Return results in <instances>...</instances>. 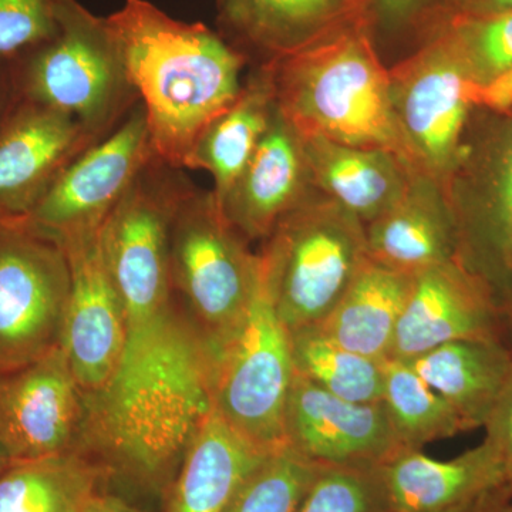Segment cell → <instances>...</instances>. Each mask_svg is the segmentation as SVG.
Wrapping results in <instances>:
<instances>
[{
  "mask_svg": "<svg viewBox=\"0 0 512 512\" xmlns=\"http://www.w3.org/2000/svg\"><path fill=\"white\" fill-rule=\"evenodd\" d=\"M212 407L210 349L177 306L92 399L84 454L107 476L165 490Z\"/></svg>",
  "mask_w": 512,
  "mask_h": 512,
  "instance_id": "obj_1",
  "label": "cell"
},
{
  "mask_svg": "<svg viewBox=\"0 0 512 512\" xmlns=\"http://www.w3.org/2000/svg\"><path fill=\"white\" fill-rule=\"evenodd\" d=\"M107 20L154 153L183 170L202 131L237 100L248 57L204 23L171 18L148 0H126Z\"/></svg>",
  "mask_w": 512,
  "mask_h": 512,
  "instance_id": "obj_2",
  "label": "cell"
},
{
  "mask_svg": "<svg viewBox=\"0 0 512 512\" xmlns=\"http://www.w3.org/2000/svg\"><path fill=\"white\" fill-rule=\"evenodd\" d=\"M367 25L350 26L262 67L276 107L301 136L390 151L416 171L394 116L389 70Z\"/></svg>",
  "mask_w": 512,
  "mask_h": 512,
  "instance_id": "obj_3",
  "label": "cell"
},
{
  "mask_svg": "<svg viewBox=\"0 0 512 512\" xmlns=\"http://www.w3.org/2000/svg\"><path fill=\"white\" fill-rule=\"evenodd\" d=\"M9 69L18 96L73 117L97 138L138 103L109 20L77 0H67L56 35Z\"/></svg>",
  "mask_w": 512,
  "mask_h": 512,
  "instance_id": "obj_4",
  "label": "cell"
},
{
  "mask_svg": "<svg viewBox=\"0 0 512 512\" xmlns=\"http://www.w3.org/2000/svg\"><path fill=\"white\" fill-rule=\"evenodd\" d=\"M259 255L289 332L315 328L367 261L365 224L316 191L278 222Z\"/></svg>",
  "mask_w": 512,
  "mask_h": 512,
  "instance_id": "obj_5",
  "label": "cell"
},
{
  "mask_svg": "<svg viewBox=\"0 0 512 512\" xmlns=\"http://www.w3.org/2000/svg\"><path fill=\"white\" fill-rule=\"evenodd\" d=\"M191 185L180 168L156 156L101 228L104 262L126 309V352L143 345L177 308L170 229L175 210Z\"/></svg>",
  "mask_w": 512,
  "mask_h": 512,
  "instance_id": "obj_6",
  "label": "cell"
},
{
  "mask_svg": "<svg viewBox=\"0 0 512 512\" xmlns=\"http://www.w3.org/2000/svg\"><path fill=\"white\" fill-rule=\"evenodd\" d=\"M261 259L232 227L212 191L191 185L170 229L174 295L212 357L238 328L258 284Z\"/></svg>",
  "mask_w": 512,
  "mask_h": 512,
  "instance_id": "obj_7",
  "label": "cell"
},
{
  "mask_svg": "<svg viewBox=\"0 0 512 512\" xmlns=\"http://www.w3.org/2000/svg\"><path fill=\"white\" fill-rule=\"evenodd\" d=\"M293 376L291 333L276 312L261 259L247 312L212 357V406L239 436L272 453L286 446L285 409Z\"/></svg>",
  "mask_w": 512,
  "mask_h": 512,
  "instance_id": "obj_8",
  "label": "cell"
},
{
  "mask_svg": "<svg viewBox=\"0 0 512 512\" xmlns=\"http://www.w3.org/2000/svg\"><path fill=\"white\" fill-rule=\"evenodd\" d=\"M70 265L28 217L0 218V373L62 348Z\"/></svg>",
  "mask_w": 512,
  "mask_h": 512,
  "instance_id": "obj_9",
  "label": "cell"
},
{
  "mask_svg": "<svg viewBox=\"0 0 512 512\" xmlns=\"http://www.w3.org/2000/svg\"><path fill=\"white\" fill-rule=\"evenodd\" d=\"M389 80L394 116L413 168L443 188L457 163L478 84L444 30L389 69Z\"/></svg>",
  "mask_w": 512,
  "mask_h": 512,
  "instance_id": "obj_10",
  "label": "cell"
},
{
  "mask_svg": "<svg viewBox=\"0 0 512 512\" xmlns=\"http://www.w3.org/2000/svg\"><path fill=\"white\" fill-rule=\"evenodd\" d=\"M154 157L138 101L119 126L64 168L28 218L59 239L99 231Z\"/></svg>",
  "mask_w": 512,
  "mask_h": 512,
  "instance_id": "obj_11",
  "label": "cell"
},
{
  "mask_svg": "<svg viewBox=\"0 0 512 512\" xmlns=\"http://www.w3.org/2000/svg\"><path fill=\"white\" fill-rule=\"evenodd\" d=\"M90 414L63 348L0 373V444L12 461L84 454Z\"/></svg>",
  "mask_w": 512,
  "mask_h": 512,
  "instance_id": "obj_12",
  "label": "cell"
},
{
  "mask_svg": "<svg viewBox=\"0 0 512 512\" xmlns=\"http://www.w3.org/2000/svg\"><path fill=\"white\" fill-rule=\"evenodd\" d=\"M100 234L101 229L60 239L70 265L62 348L90 400L116 379L128 342L126 309L107 271Z\"/></svg>",
  "mask_w": 512,
  "mask_h": 512,
  "instance_id": "obj_13",
  "label": "cell"
},
{
  "mask_svg": "<svg viewBox=\"0 0 512 512\" xmlns=\"http://www.w3.org/2000/svg\"><path fill=\"white\" fill-rule=\"evenodd\" d=\"M285 443L320 467L376 468L407 450L383 402L355 403L293 376Z\"/></svg>",
  "mask_w": 512,
  "mask_h": 512,
  "instance_id": "obj_14",
  "label": "cell"
},
{
  "mask_svg": "<svg viewBox=\"0 0 512 512\" xmlns=\"http://www.w3.org/2000/svg\"><path fill=\"white\" fill-rule=\"evenodd\" d=\"M504 309L460 258L414 276L387 359L410 360L457 340L503 339Z\"/></svg>",
  "mask_w": 512,
  "mask_h": 512,
  "instance_id": "obj_15",
  "label": "cell"
},
{
  "mask_svg": "<svg viewBox=\"0 0 512 512\" xmlns=\"http://www.w3.org/2000/svg\"><path fill=\"white\" fill-rule=\"evenodd\" d=\"M101 138L15 93L0 120V218L28 217L74 158Z\"/></svg>",
  "mask_w": 512,
  "mask_h": 512,
  "instance_id": "obj_16",
  "label": "cell"
},
{
  "mask_svg": "<svg viewBox=\"0 0 512 512\" xmlns=\"http://www.w3.org/2000/svg\"><path fill=\"white\" fill-rule=\"evenodd\" d=\"M316 191L301 134L275 107L268 130L220 208L248 242H265L278 222Z\"/></svg>",
  "mask_w": 512,
  "mask_h": 512,
  "instance_id": "obj_17",
  "label": "cell"
},
{
  "mask_svg": "<svg viewBox=\"0 0 512 512\" xmlns=\"http://www.w3.org/2000/svg\"><path fill=\"white\" fill-rule=\"evenodd\" d=\"M220 22L262 64L370 22V0H218Z\"/></svg>",
  "mask_w": 512,
  "mask_h": 512,
  "instance_id": "obj_18",
  "label": "cell"
},
{
  "mask_svg": "<svg viewBox=\"0 0 512 512\" xmlns=\"http://www.w3.org/2000/svg\"><path fill=\"white\" fill-rule=\"evenodd\" d=\"M367 258L416 276L458 256L453 215L440 185L414 173L406 194L365 225Z\"/></svg>",
  "mask_w": 512,
  "mask_h": 512,
  "instance_id": "obj_19",
  "label": "cell"
},
{
  "mask_svg": "<svg viewBox=\"0 0 512 512\" xmlns=\"http://www.w3.org/2000/svg\"><path fill=\"white\" fill-rule=\"evenodd\" d=\"M387 510L429 511L466 503L508 483L497 451L487 441L451 460L404 450L377 467Z\"/></svg>",
  "mask_w": 512,
  "mask_h": 512,
  "instance_id": "obj_20",
  "label": "cell"
},
{
  "mask_svg": "<svg viewBox=\"0 0 512 512\" xmlns=\"http://www.w3.org/2000/svg\"><path fill=\"white\" fill-rule=\"evenodd\" d=\"M312 183L363 224L376 220L406 194L413 171L396 154L301 136Z\"/></svg>",
  "mask_w": 512,
  "mask_h": 512,
  "instance_id": "obj_21",
  "label": "cell"
},
{
  "mask_svg": "<svg viewBox=\"0 0 512 512\" xmlns=\"http://www.w3.org/2000/svg\"><path fill=\"white\" fill-rule=\"evenodd\" d=\"M268 454L239 436L212 407L170 485L167 512H224Z\"/></svg>",
  "mask_w": 512,
  "mask_h": 512,
  "instance_id": "obj_22",
  "label": "cell"
},
{
  "mask_svg": "<svg viewBox=\"0 0 512 512\" xmlns=\"http://www.w3.org/2000/svg\"><path fill=\"white\" fill-rule=\"evenodd\" d=\"M458 413L470 430L484 427L512 370L503 339L457 340L404 360Z\"/></svg>",
  "mask_w": 512,
  "mask_h": 512,
  "instance_id": "obj_23",
  "label": "cell"
},
{
  "mask_svg": "<svg viewBox=\"0 0 512 512\" xmlns=\"http://www.w3.org/2000/svg\"><path fill=\"white\" fill-rule=\"evenodd\" d=\"M413 281L414 276L367 258L338 305L315 328L350 352L386 360Z\"/></svg>",
  "mask_w": 512,
  "mask_h": 512,
  "instance_id": "obj_24",
  "label": "cell"
},
{
  "mask_svg": "<svg viewBox=\"0 0 512 512\" xmlns=\"http://www.w3.org/2000/svg\"><path fill=\"white\" fill-rule=\"evenodd\" d=\"M271 79L264 67L242 86L237 100L211 121L192 148L185 168L204 170L214 180L218 205L238 180L259 141L268 130L275 111Z\"/></svg>",
  "mask_w": 512,
  "mask_h": 512,
  "instance_id": "obj_25",
  "label": "cell"
},
{
  "mask_svg": "<svg viewBox=\"0 0 512 512\" xmlns=\"http://www.w3.org/2000/svg\"><path fill=\"white\" fill-rule=\"evenodd\" d=\"M107 477L83 453L13 461L0 474V512H83Z\"/></svg>",
  "mask_w": 512,
  "mask_h": 512,
  "instance_id": "obj_26",
  "label": "cell"
},
{
  "mask_svg": "<svg viewBox=\"0 0 512 512\" xmlns=\"http://www.w3.org/2000/svg\"><path fill=\"white\" fill-rule=\"evenodd\" d=\"M291 348L296 375L319 389L349 402H383L384 360L350 352L316 328L292 332Z\"/></svg>",
  "mask_w": 512,
  "mask_h": 512,
  "instance_id": "obj_27",
  "label": "cell"
},
{
  "mask_svg": "<svg viewBox=\"0 0 512 512\" xmlns=\"http://www.w3.org/2000/svg\"><path fill=\"white\" fill-rule=\"evenodd\" d=\"M383 375V403L407 450H421L431 441L471 431L456 410L409 363L386 359Z\"/></svg>",
  "mask_w": 512,
  "mask_h": 512,
  "instance_id": "obj_28",
  "label": "cell"
},
{
  "mask_svg": "<svg viewBox=\"0 0 512 512\" xmlns=\"http://www.w3.org/2000/svg\"><path fill=\"white\" fill-rule=\"evenodd\" d=\"M458 248L480 245L504 276L512 259V127L490 156L473 210L454 217Z\"/></svg>",
  "mask_w": 512,
  "mask_h": 512,
  "instance_id": "obj_29",
  "label": "cell"
},
{
  "mask_svg": "<svg viewBox=\"0 0 512 512\" xmlns=\"http://www.w3.org/2000/svg\"><path fill=\"white\" fill-rule=\"evenodd\" d=\"M319 468L291 447L278 448L242 481L224 512H295Z\"/></svg>",
  "mask_w": 512,
  "mask_h": 512,
  "instance_id": "obj_30",
  "label": "cell"
},
{
  "mask_svg": "<svg viewBox=\"0 0 512 512\" xmlns=\"http://www.w3.org/2000/svg\"><path fill=\"white\" fill-rule=\"evenodd\" d=\"M478 86L512 70V12L453 15L443 29Z\"/></svg>",
  "mask_w": 512,
  "mask_h": 512,
  "instance_id": "obj_31",
  "label": "cell"
},
{
  "mask_svg": "<svg viewBox=\"0 0 512 512\" xmlns=\"http://www.w3.org/2000/svg\"><path fill=\"white\" fill-rule=\"evenodd\" d=\"M386 511L377 467H320L295 512Z\"/></svg>",
  "mask_w": 512,
  "mask_h": 512,
  "instance_id": "obj_32",
  "label": "cell"
},
{
  "mask_svg": "<svg viewBox=\"0 0 512 512\" xmlns=\"http://www.w3.org/2000/svg\"><path fill=\"white\" fill-rule=\"evenodd\" d=\"M67 0H0V63H13L56 35Z\"/></svg>",
  "mask_w": 512,
  "mask_h": 512,
  "instance_id": "obj_33",
  "label": "cell"
},
{
  "mask_svg": "<svg viewBox=\"0 0 512 512\" xmlns=\"http://www.w3.org/2000/svg\"><path fill=\"white\" fill-rule=\"evenodd\" d=\"M484 429V440L497 451L507 481L512 484V370L493 412L485 421Z\"/></svg>",
  "mask_w": 512,
  "mask_h": 512,
  "instance_id": "obj_34",
  "label": "cell"
},
{
  "mask_svg": "<svg viewBox=\"0 0 512 512\" xmlns=\"http://www.w3.org/2000/svg\"><path fill=\"white\" fill-rule=\"evenodd\" d=\"M474 101L477 106H485L500 113L512 109V70L485 86H477Z\"/></svg>",
  "mask_w": 512,
  "mask_h": 512,
  "instance_id": "obj_35",
  "label": "cell"
},
{
  "mask_svg": "<svg viewBox=\"0 0 512 512\" xmlns=\"http://www.w3.org/2000/svg\"><path fill=\"white\" fill-rule=\"evenodd\" d=\"M423 0H370V19L382 20L386 25H400L407 22Z\"/></svg>",
  "mask_w": 512,
  "mask_h": 512,
  "instance_id": "obj_36",
  "label": "cell"
},
{
  "mask_svg": "<svg viewBox=\"0 0 512 512\" xmlns=\"http://www.w3.org/2000/svg\"><path fill=\"white\" fill-rule=\"evenodd\" d=\"M454 15H493L512 12V0H450Z\"/></svg>",
  "mask_w": 512,
  "mask_h": 512,
  "instance_id": "obj_37",
  "label": "cell"
},
{
  "mask_svg": "<svg viewBox=\"0 0 512 512\" xmlns=\"http://www.w3.org/2000/svg\"><path fill=\"white\" fill-rule=\"evenodd\" d=\"M83 512H144L117 495L97 491L84 507Z\"/></svg>",
  "mask_w": 512,
  "mask_h": 512,
  "instance_id": "obj_38",
  "label": "cell"
},
{
  "mask_svg": "<svg viewBox=\"0 0 512 512\" xmlns=\"http://www.w3.org/2000/svg\"><path fill=\"white\" fill-rule=\"evenodd\" d=\"M504 485V484H503ZM501 487V485H500ZM494 488V490L488 491L480 497L473 498V500L466 501V503H461L457 505H451V507L440 508V510H429V511H393L387 510L386 512H484L487 505L490 504V501L493 500L495 491L498 488Z\"/></svg>",
  "mask_w": 512,
  "mask_h": 512,
  "instance_id": "obj_39",
  "label": "cell"
},
{
  "mask_svg": "<svg viewBox=\"0 0 512 512\" xmlns=\"http://www.w3.org/2000/svg\"><path fill=\"white\" fill-rule=\"evenodd\" d=\"M13 96H15V90H13L9 63H0V120H2L5 111L8 110Z\"/></svg>",
  "mask_w": 512,
  "mask_h": 512,
  "instance_id": "obj_40",
  "label": "cell"
},
{
  "mask_svg": "<svg viewBox=\"0 0 512 512\" xmlns=\"http://www.w3.org/2000/svg\"><path fill=\"white\" fill-rule=\"evenodd\" d=\"M484 512H512V484L501 485Z\"/></svg>",
  "mask_w": 512,
  "mask_h": 512,
  "instance_id": "obj_41",
  "label": "cell"
},
{
  "mask_svg": "<svg viewBox=\"0 0 512 512\" xmlns=\"http://www.w3.org/2000/svg\"><path fill=\"white\" fill-rule=\"evenodd\" d=\"M505 279H507V293H505L503 309L505 315H507V320H510L512 325V259L510 265H508Z\"/></svg>",
  "mask_w": 512,
  "mask_h": 512,
  "instance_id": "obj_42",
  "label": "cell"
},
{
  "mask_svg": "<svg viewBox=\"0 0 512 512\" xmlns=\"http://www.w3.org/2000/svg\"><path fill=\"white\" fill-rule=\"evenodd\" d=\"M12 458L9 457V454L6 453L5 448H3L2 444H0V474L5 473L8 470L10 464H12Z\"/></svg>",
  "mask_w": 512,
  "mask_h": 512,
  "instance_id": "obj_43",
  "label": "cell"
}]
</instances>
